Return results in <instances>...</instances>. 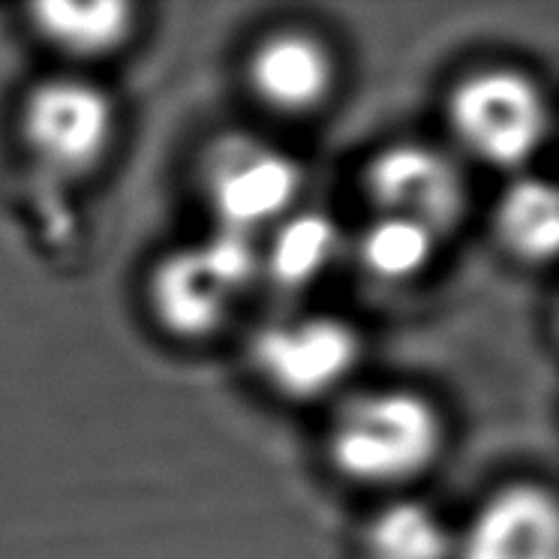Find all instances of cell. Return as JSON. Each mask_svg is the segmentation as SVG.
<instances>
[{
  "label": "cell",
  "mask_w": 559,
  "mask_h": 559,
  "mask_svg": "<svg viewBox=\"0 0 559 559\" xmlns=\"http://www.w3.org/2000/svg\"><path fill=\"white\" fill-rule=\"evenodd\" d=\"M367 559H451L454 533L421 499H391L370 514L361 533Z\"/></svg>",
  "instance_id": "cell-13"
},
{
  "label": "cell",
  "mask_w": 559,
  "mask_h": 559,
  "mask_svg": "<svg viewBox=\"0 0 559 559\" xmlns=\"http://www.w3.org/2000/svg\"><path fill=\"white\" fill-rule=\"evenodd\" d=\"M247 85L265 109L301 118L329 103L337 85V61L313 34L277 31L250 51Z\"/></svg>",
  "instance_id": "cell-9"
},
{
  "label": "cell",
  "mask_w": 559,
  "mask_h": 559,
  "mask_svg": "<svg viewBox=\"0 0 559 559\" xmlns=\"http://www.w3.org/2000/svg\"><path fill=\"white\" fill-rule=\"evenodd\" d=\"M199 181L219 229L255 235L293 214L305 171L277 145L229 133L207 145Z\"/></svg>",
  "instance_id": "cell-5"
},
{
  "label": "cell",
  "mask_w": 559,
  "mask_h": 559,
  "mask_svg": "<svg viewBox=\"0 0 559 559\" xmlns=\"http://www.w3.org/2000/svg\"><path fill=\"white\" fill-rule=\"evenodd\" d=\"M118 109L106 87L79 75H55L27 91L19 135L31 159L58 178H82L109 154Z\"/></svg>",
  "instance_id": "cell-4"
},
{
  "label": "cell",
  "mask_w": 559,
  "mask_h": 559,
  "mask_svg": "<svg viewBox=\"0 0 559 559\" xmlns=\"http://www.w3.org/2000/svg\"><path fill=\"white\" fill-rule=\"evenodd\" d=\"M442 442L445 427L433 401L409 389H373L337 406L325 451L353 485L401 487L439 461Z\"/></svg>",
  "instance_id": "cell-1"
},
{
  "label": "cell",
  "mask_w": 559,
  "mask_h": 559,
  "mask_svg": "<svg viewBox=\"0 0 559 559\" xmlns=\"http://www.w3.org/2000/svg\"><path fill=\"white\" fill-rule=\"evenodd\" d=\"M493 229L518 262L547 265L559 241L557 190L538 178H518L499 195Z\"/></svg>",
  "instance_id": "cell-12"
},
{
  "label": "cell",
  "mask_w": 559,
  "mask_h": 559,
  "mask_svg": "<svg viewBox=\"0 0 559 559\" xmlns=\"http://www.w3.org/2000/svg\"><path fill=\"white\" fill-rule=\"evenodd\" d=\"M365 195L377 214L406 217L442 238L466 211L461 166L427 142H394L365 166Z\"/></svg>",
  "instance_id": "cell-7"
},
{
  "label": "cell",
  "mask_w": 559,
  "mask_h": 559,
  "mask_svg": "<svg viewBox=\"0 0 559 559\" xmlns=\"http://www.w3.org/2000/svg\"><path fill=\"white\" fill-rule=\"evenodd\" d=\"M31 25L37 37L73 61H103L133 39L135 7L121 0L94 3H37L31 10Z\"/></svg>",
  "instance_id": "cell-10"
},
{
  "label": "cell",
  "mask_w": 559,
  "mask_h": 559,
  "mask_svg": "<svg viewBox=\"0 0 559 559\" xmlns=\"http://www.w3.org/2000/svg\"><path fill=\"white\" fill-rule=\"evenodd\" d=\"M451 135L485 166L518 171L545 147L550 135V103L533 75L514 67H485L451 87Z\"/></svg>",
  "instance_id": "cell-3"
},
{
  "label": "cell",
  "mask_w": 559,
  "mask_h": 559,
  "mask_svg": "<svg viewBox=\"0 0 559 559\" xmlns=\"http://www.w3.org/2000/svg\"><path fill=\"white\" fill-rule=\"evenodd\" d=\"M361 358L358 331L334 317H298L255 331L250 365L286 401H319L353 377Z\"/></svg>",
  "instance_id": "cell-6"
},
{
  "label": "cell",
  "mask_w": 559,
  "mask_h": 559,
  "mask_svg": "<svg viewBox=\"0 0 559 559\" xmlns=\"http://www.w3.org/2000/svg\"><path fill=\"white\" fill-rule=\"evenodd\" d=\"M262 277V247L253 235L214 229L205 241L171 250L147 277L151 313L178 341H205Z\"/></svg>",
  "instance_id": "cell-2"
},
{
  "label": "cell",
  "mask_w": 559,
  "mask_h": 559,
  "mask_svg": "<svg viewBox=\"0 0 559 559\" xmlns=\"http://www.w3.org/2000/svg\"><path fill=\"white\" fill-rule=\"evenodd\" d=\"M439 250V235L421 223L391 214H373L355 238V255L365 274L401 286L425 274Z\"/></svg>",
  "instance_id": "cell-14"
},
{
  "label": "cell",
  "mask_w": 559,
  "mask_h": 559,
  "mask_svg": "<svg viewBox=\"0 0 559 559\" xmlns=\"http://www.w3.org/2000/svg\"><path fill=\"white\" fill-rule=\"evenodd\" d=\"M451 559H559L554 493L538 485L497 490L454 535Z\"/></svg>",
  "instance_id": "cell-8"
},
{
  "label": "cell",
  "mask_w": 559,
  "mask_h": 559,
  "mask_svg": "<svg viewBox=\"0 0 559 559\" xmlns=\"http://www.w3.org/2000/svg\"><path fill=\"white\" fill-rule=\"evenodd\" d=\"M271 229V241L262 247V274L283 289L310 286L341 253V229L325 211H293Z\"/></svg>",
  "instance_id": "cell-11"
}]
</instances>
